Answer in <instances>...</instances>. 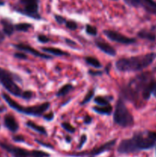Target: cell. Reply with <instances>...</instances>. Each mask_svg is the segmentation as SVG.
Returning <instances> with one entry per match:
<instances>
[{
  "label": "cell",
  "instance_id": "7c38bea8",
  "mask_svg": "<svg viewBox=\"0 0 156 157\" xmlns=\"http://www.w3.org/2000/svg\"><path fill=\"white\" fill-rule=\"evenodd\" d=\"M13 46L15 48L18 49V50H21V51H23V52H27V53L32 54V55H34V56L38 57V58H44V59H50V58H51V57L50 56L35 50V48H33L32 46L28 45V44H22V43H21V44H13Z\"/></svg>",
  "mask_w": 156,
  "mask_h": 157
},
{
  "label": "cell",
  "instance_id": "ba28073f",
  "mask_svg": "<svg viewBox=\"0 0 156 157\" xmlns=\"http://www.w3.org/2000/svg\"><path fill=\"white\" fill-rule=\"evenodd\" d=\"M128 6L142 8L145 12L156 16V1L154 0H123Z\"/></svg>",
  "mask_w": 156,
  "mask_h": 157
},
{
  "label": "cell",
  "instance_id": "5b68a950",
  "mask_svg": "<svg viewBox=\"0 0 156 157\" xmlns=\"http://www.w3.org/2000/svg\"><path fill=\"white\" fill-rule=\"evenodd\" d=\"M113 121L115 124L122 127H129L134 124V118L121 97L116 102Z\"/></svg>",
  "mask_w": 156,
  "mask_h": 157
},
{
  "label": "cell",
  "instance_id": "f546056e",
  "mask_svg": "<svg viewBox=\"0 0 156 157\" xmlns=\"http://www.w3.org/2000/svg\"><path fill=\"white\" fill-rule=\"evenodd\" d=\"M38 40L41 43H47L50 41V38L44 35H39L38 36Z\"/></svg>",
  "mask_w": 156,
  "mask_h": 157
},
{
  "label": "cell",
  "instance_id": "7a4b0ae2",
  "mask_svg": "<svg viewBox=\"0 0 156 157\" xmlns=\"http://www.w3.org/2000/svg\"><path fill=\"white\" fill-rule=\"evenodd\" d=\"M155 58V52L120 58L116 61V67L120 72L140 71L151 65Z\"/></svg>",
  "mask_w": 156,
  "mask_h": 157
},
{
  "label": "cell",
  "instance_id": "44dd1931",
  "mask_svg": "<svg viewBox=\"0 0 156 157\" xmlns=\"http://www.w3.org/2000/svg\"><path fill=\"white\" fill-rule=\"evenodd\" d=\"M32 27V25L29 23L23 22V23H18V24L15 25V31H18V32H26Z\"/></svg>",
  "mask_w": 156,
  "mask_h": 157
},
{
  "label": "cell",
  "instance_id": "b9f144b4",
  "mask_svg": "<svg viewBox=\"0 0 156 157\" xmlns=\"http://www.w3.org/2000/svg\"><path fill=\"white\" fill-rule=\"evenodd\" d=\"M65 139H66V140H67V143H70V140H71V138H70V136H66Z\"/></svg>",
  "mask_w": 156,
  "mask_h": 157
},
{
  "label": "cell",
  "instance_id": "9c48e42d",
  "mask_svg": "<svg viewBox=\"0 0 156 157\" xmlns=\"http://www.w3.org/2000/svg\"><path fill=\"white\" fill-rule=\"evenodd\" d=\"M116 143V140H112L106 142V144H102L100 147H97V148H94L92 150L89 152H82V153H72L70 156H76V157H80V156H87L88 157H96L99 155L102 154L104 152L109 151V150H111L113 147L115 146Z\"/></svg>",
  "mask_w": 156,
  "mask_h": 157
},
{
  "label": "cell",
  "instance_id": "8d00e7d4",
  "mask_svg": "<svg viewBox=\"0 0 156 157\" xmlns=\"http://www.w3.org/2000/svg\"><path fill=\"white\" fill-rule=\"evenodd\" d=\"M88 72L90 75H93V76H99L102 74V71H94L92 70H90Z\"/></svg>",
  "mask_w": 156,
  "mask_h": 157
},
{
  "label": "cell",
  "instance_id": "ac0fdd59",
  "mask_svg": "<svg viewBox=\"0 0 156 157\" xmlns=\"http://www.w3.org/2000/svg\"><path fill=\"white\" fill-rule=\"evenodd\" d=\"M93 110H94L96 113H99V114H105V115H110L113 111V107L110 105L107 106H102V107H93Z\"/></svg>",
  "mask_w": 156,
  "mask_h": 157
},
{
  "label": "cell",
  "instance_id": "4fadbf2b",
  "mask_svg": "<svg viewBox=\"0 0 156 157\" xmlns=\"http://www.w3.org/2000/svg\"><path fill=\"white\" fill-rule=\"evenodd\" d=\"M4 125L12 133H15L18 131V122L16 121L15 118L11 114H6L4 117Z\"/></svg>",
  "mask_w": 156,
  "mask_h": 157
},
{
  "label": "cell",
  "instance_id": "d4e9b609",
  "mask_svg": "<svg viewBox=\"0 0 156 157\" xmlns=\"http://www.w3.org/2000/svg\"><path fill=\"white\" fill-rule=\"evenodd\" d=\"M94 94H95L94 89H92V90H89V92L87 94V95L85 96L84 99L83 100V101L81 102V105H84V104H87L89 101H90V100H91L92 98H93V96H94Z\"/></svg>",
  "mask_w": 156,
  "mask_h": 157
},
{
  "label": "cell",
  "instance_id": "d6986e66",
  "mask_svg": "<svg viewBox=\"0 0 156 157\" xmlns=\"http://www.w3.org/2000/svg\"><path fill=\"white\" fill-rule=\"evenodd\" d=\"M26 126H27L28 127H29V128L35 130V131L38 132V133H41V134L45 135L46 133H47V131H46V130L44 129V127L38 125V124H36L35 123H34L33 121H27V122H26Z\"/></svg>",
  "mask_w": 156,
  "mask_h": 157
},
{
  "label": "cell",
  "instance_id": "83f0119b",
  "mask_svg": "<svg viewBox=\"0 0 156 157\" xmlns=\"http://www.w3.org/2000/svg\"><path fill=\"white\" fill-rule=\"evenodd\" d=\"M54 19L59 25L65 24L66 21H67V19H66L64 17H63L62 15H54Z\"/></svg>",
  "mask_w": 156,
  "mask_h": 157
},
{
  "label": "cell",
  "instance_id": "30bf717a",
  "mask_svg": "<svg viewBox=\"0 0 156 157\" xmlns=\"http://www.w3.org/2000/svg\"><path fill=\"white\" fill-rule=\"evenodd\" d=\"M0 147L12 155L13 157H33V151L15 147L7 143L0 142Z\"/></svg>",
  "mask_w": 156,
  "mask_h": 157
},
{
  "label": "cell",
  "instance_id": "7402d4cb",
  "mask_svg": "<svg viewBox=\"0 0 156 157\" xmlns=\"http://www.w3.org/2000/svg\"><path fill=\"white\" fill-rule=\"evenodd\" d=\"M84 60H85V61L89 65L93 66V67H96V68H99V67H102V64H100V62L96 58H93V57H86Z\"/></svg>",
  "mask_w": 156,
  "mask_h": 157
},
{
  "label": "cell",
  "instance_id": "7bdbcfd3",
  "mask_svg": "<svg viewBox=\"0 0 156 157\" xmlns=\"http://www.w3.org/2000/svg\"><path fill=\"white\" fill-rule=\"evenodd\" d=\"M5 1L4 0H0V6H4L5 5Z\"/></svg>",
  "mask_w": 156,
  "mask_h": 157
},
{
  "label": "cell",
  "instance_id": "e575fe53",
  "mask_svg": "<svg viewBox=\"0 0 156 157\" xmlns=\"http://www.w3.org/2000/svg\"><path fill=\"white\" fill-rule=\"evenodd\" d=\"M148 133V135L154 141L156 142V132H153V131H147Z\"/></svg>",
  "mask_w": 156,
  "mask_h": 157
},
{
  "label": "cell",
  "instance_id": "ee69618b",
  "mask_svg": "<svg viewBox=\"0 0 156 157\" xmlns=\"http://www.w3.org/2000/svg\"><path fill=\"white\" fill-rule=\"evenodd\" d=\"M113 1H118V0H113Z\"/></svg>",
  "mask_w": 156,
  "mask_h": 157
},
{
  "label": "cell",
  "instance_id": "836d02e7",
  "mask_svg": "<svg viewBox=\"0 0 156 157\" xmlns=\"http://www.w3.org/2000/svg\"><path fill=\"white\" fill-rule=\"evenodd\" d=\"M44 118L46 120V121H52V120L54 119V113H52V112H50V113H47V114L44 115Z\"/></svg>",
  "mask_w": 156,
  "mask_h": 157
},
{
  "label": "cell",
  "instance_id": "f6af8a7d",
  "mask_svg": "<svg viewBox=\"0 0 156 157\" xmlns=\"http://www.w3.org/2000/svg\"><path fill=\"white\" fill-rule=\"evenodd\" d=\"M155 153H156V147H155Z\"/></svg>",
  "mask_w": 156,
  "mask_h": 157
},
{
  "label": "cell",
  "instance_id": "ffe728a7",
  "mask_svg": "<svg viewBox=\"0 0 156 157\" xmlns=\"http://www.w3.org/2000/svg\"><path fill=\"white\" fill-rule=\"evenodd\" d=\"M73 88V87L70 84H64L63 87H61V88L58 90V93H57V96L58 97L65 96V95L67 94H68Z\"/></svg>",
  "mask_w": 156,
  "mask_h": 157
},
{
  "label": "cell",
  "instance_id": "e0dca14e",
  "mask_svg": "<svg viewBox=\"0 0 156 157\" xmlns=\"http://www.w3.org/2000/svg\"><path fill=\"white\" fill-rule=\"evenodd\" d=\"M138 36L143 39L148 40V41H154L156 39V34L154 33L153 31H148V30H141L140 32H138Z\"/></svg>",
  "mask_w": 156,
  "mask_h": 157
},
{
  "label": "cell",
  "instance_id": "603a6c76",
  "mask_svg": "<svg viewBox=\"0 0 156 157\" xmlns=\"http://www.w3.org/2000/svg\"><path fill=\"white\" fill-rule=\"evenodd\" d=\"M94 102L96 103V104L100 106V107L110 105V101H109V100H107L106 98H104V97H101V96L96 97V98L94 99Z\"/></svg>",
  "mask_w": 156,
  "mask_h": 157
},
{
  "label": "cell",
  "instance_id": "5bb4252c",
  "mask_svg": "<svg viewBox=\"0 0 156 157\" xmlns=\"http://www.w3.org/2000/svg\"><path fill=\"white\" fill-rule=\"evenodd\" d=\"M96 45L102 52L110 56H116V51L113 46L103 41H96Z\"/></svg>",
  "mask_w": 156,
  "mask_h": 157
},
{
  "label": "cell",
  "instance_id": "3957f363",
  "mask_svg": "<svg viewBox=\"0 0 156 157\" xmlns=\"http://www.w3.org/2000/svg\"><path fill=\"white\" fill-rule=\"evenodd\" d=\"M154 79L152 75L150 73H143L132 78L128 84L122 90V98L128 100L131 102H135L142 97L144 90L151 80Z\"/></svg>",
  "mask_w": 156,
  "mask_h": 157
},
{
  "label": "cell",
  "instance_id": "f35d334b",
  "mask_svg": "<svg viewBox=\"0 0 156 157\" xmlns=\"http://www.w3.org/2000/svg\"><path fill=\"white\" fill-rule=\"evenodd\" d=\"M152 95L154 96L156 98V81H154V87H153V92H152Z\"/></svg>",
  "mask_w": 156,
  "mask_h": 157
},
{
  "label": "cell",
  "instance_id": "6da1fadb",
  "mask_svg": "<svg viewBox=\"0 0 156 157\" xmlns=\"http://www.w3.org/2000/svg\"><path fill=\"white\" fill-rule=\"evenodd\" d=\"M155 145L156 142L148 136L147 131L139 132L132 137L121 141L117 147V151L121 154H129L151 150Z\"/></svg>",
  "mask_w": 156,
  "mask_h": 157
},
{
  "label": "cell",
  "instance_id": "d6a6232c",
  "mask_svg": "<svg viewBox=\"0 0 156 157\" xmlns=\"http://www.w3.org/2000/svg\"><path fill=\"white\" fill-rule=\"evenodd\" d=\"M12 139H13L14 141H15V142H24V137L21 136H19V135H17V136H15L12 137Z\"/></svg>",
  "mask_w": 156,
  "mask_h": 157
},
{
  "label": "cell",
  "instance_id": "52a82bcc",
  "mask_svg": "<svg viewBox=\"0 0 156 157\" xmlns=\"http://www.w3.org/2000/svg\"><path fill=\"white\" fill-rule=\"evenodd\" d=\"M16 75L12 72L0 67V83L9 93L15 97H21L22 95V90L15 83Z\"/></svg>",
  "mask_w": 156,
  "mask_h": 157
},
{
  "label": "cell",
  "instance_id": "9a60e30c",
  "mask_svg": "<svg viewBox=\"0 0 156 157\" xmlns=\"http://www.w3.org/2000/svg\"><path fill=\"white\" fill-rule=\"evenodd\" d=\"M0 23L2 26V31L4 35H7V36H11L15 31V25L8 18H2L0 19Z\"/></svg>",
  "mask_w": 156,
  "mask_h": 157
},
{
  "label": "cell",
  "instance_id": "8fae6325",
  "mask_svg": "<svg viewBox=\"0 0 156 157\" xmlns=\"http://www.w3.org/2000/svg\"><path fill=\"white\" fill-rule=\"evenodd\" d=\"M106 36L111 41H115V42L120 43V44H132L136 43V40L135 38H128V37L125 36L122 34L119 33V32H116V31L113 30H105L103 32Z\"/></svg>",
  "mask_w": 156,
  "mask_h": 157
},
{
  "label": "cell",
  "instance_id": "60d3db41",
  "mask_svg": "<svg viewBox=\"0 0 156 157\" xmlns=\"http://www.w3.org/2000/svg\"><path fill=\"white\" fill-rule=\"evenodd\" d=\"M5 110H6V107H0V113H2V112H4Z\"/></svg>",
  "mask_w": 156,
  "mask_h": 157
},
{
  "label": "cell",
  "instance_id": "74e56055",
  "mask_svg": "<svg viewBox=\"0 0 156 157\" xmlns=\"http://www.w3.org/2000/svg\"><path fill=\"white\" fill-rule=\"evenodd\" d=\"M65 41H66V43H67V44H70V45H76V42H75V41H72V40L68 39V38L65 39Z\"/></svg>",
  "mask_w": 156,
  "mask_h": 157
},
{
  "label": "cell",
  "instance_id": "8992f818",
  "mask_svg": "<svg viewBox=\"0 0 156 157\" xmlns=\"http://www.w3.org/2000/svg\"><path fill=\"white\" fill-rule=\"evenodd\" d=\"M39 0H18L14 6V10L21 15L36 20L41 18L39 13Z\"/></svg>",
  "mask_w": 156,
  "mask_h": 157
},
{
  "label": "cell",
  "instance_id": "2e32d148",
  "mask_svg": "<svg viewBox=\"0 0 156 157\" xmlns=\"http://www.w3.org/2000/svg\"><path fill=\"white\" fill-rule=\"evenodd\" d=\"M42 51L47 54L54 55V56H68L69 55V54L67 52H64V51L61 50L59 48H42Z\"/></svg>",
  "mask_w": 156,
  "mask_h": 157
},
{
  "label": "cell",
  "instance_id": "484cf974",
  "mask_svg": "<svg viewBox=\"0 0 156 157\" xmlns=\"http://www.w3.org/2000/svg\"><path fill=\"white\" fill-rule=\"evenodd\" d=\"M61 127L64 128V130H65L66 131L70 133H73L75 132V128L74 127L71 125L70 124L67 122H64L61 124Z\"/></svg>",
  "mask_w": 156,
  "mask_h": 157
},
{
  "label": "cell",
  "instance_id": "1f68e13d",
  "mask_svg": "<svg viewBox=\"0 0 156 157\" xmlns=\"http://www.w3.org/2000/svg\"><path fill=\"white\" fill-rule=\"evenodd\" d=\"M87 137L85 134L82 135V136H81V138H80V144H79V145H78V149L82 148V147L84 146V144H85L86 141H87Z\"/></svg>",
  "mask_w": 156,
  "mask_h": 157
},
{
  "label": "cell",
  "instance_id": "f1b7e54d",
  "mask_svg": "<svg viewBox=\"0 0 156 157\" xmlns=\"http://www.w3.org/2000/svg\"><path fill=\"white\" fill-rule=\"evenodd\" d=\"M32 96H33V92L31 91V90H25V91H23L21 98L23 99L29 100L32 98Z\"/></svg>",
  "mask_w": 156,
  "mask_h": 157
},
{
  "label": "cell",
  "instance_id": "cb8c5ba5",
  "mask_svg": "<svg viewBox=\"0 0 156 157\" xmlns=\"http://www.w3.org/2000/svg\"><path fill=\"white\" fill-rule=\"evenodd\" d=\"M86 32L88 35H92V36H96L97 35V29L96 27L91 25H86Z\"/></svg>",
  "mask_w": 156,
  "mask_h": 157
},
{
  "label": "cell",
  "instance_id": "d590c367",
  "mask_svg": "<svg viewBox=\"0 0 156 157\" xmlns=\"http://www.w3.org/2000/svg\"><path fill=\"white\" fill-rule=\"evenodd\" d=\"M92 117L90 116H88V115H87V116H86L85 117H84V123L85 124H91V122H92Z\"/></svg>",
  "mask_w": 156,
  "mask_h": 157
},
{
  "label": "cell",
  "instance_id": "4316f807",
  "mask_svg": "<svg viewBox=\"0 0 156 157\" xmlns=\"http://www.w3.org/2000/svg\"><path fill=\"white\" fill-rule=\"evenodd\" d=\"M64 25H65L67 29L72 31L76 30L78 27L77 23L76 21H73V20H67V21H66V23Z\"/></svg>",
  "mask_w": 156,
  "mask_h": 157
},
{
  "label": "cell",
  "instance_id": "277c9868",
  "mask_svg": "<svg viewBox=\"0 0 156 157\" xmlns=\"http://www.w3.org/2000/svg\"><path fill=\"white\" fill-rule=\"evenodd\" d=\"M2 97L3 99L5 100L8 105L15 110V111L18 112V113H24V114L29 115V116H34V117H40L50 107V103L45 102L41 104H38L36 106H32V107H22L18 103L15 102L13 99L10 98L6 94L2 93Z\"/></svg>",
  "mask_w": 156,
  "mask_h": 157
},
{
  "label": "cell",
  "instance_id": "4dcf8cb0",
  "mask_svg": "<svg viewBox=\"0 0 156 157\" xmlns=\"http://www.w3.org/2000/svg\"><path fill=\"white\" fill-rule=\"evenodd\" d=\"M14 56H15V58H18V59H21V60H24V59H27L28 58L27 55H25L24 53H22V52H18V53H15Z\"/></svg>",
  "mask_w": 156,
  "mask_h": 157
},
{
  "label": "cell",
  "instance_id": "ab89813d",
  "mask_svg": "<svg viewBox=\"0 0 156 157\" xmlns=\"http://www.w3.org/2000/svg\"><path fill=\"white\" fill-rule=\"evenodd\" d=\"M4 39H5V35L3 34V32H0V42L4 41Z\"/></svg>",
  "mask_w": 156,
  "mask_h": 157
}]
</instances>
